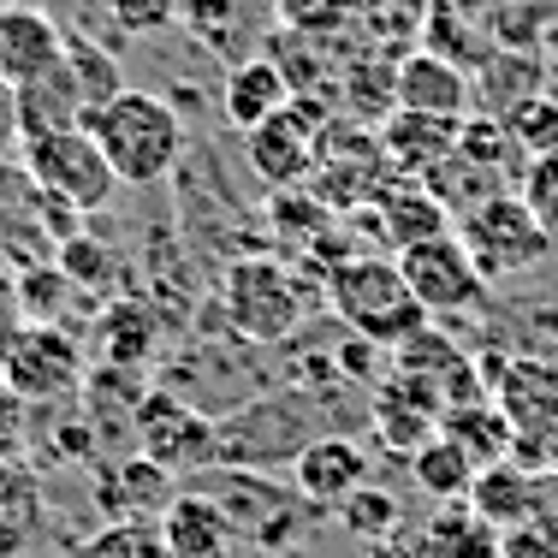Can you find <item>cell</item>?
Wrapping results in <instances>:
<instances>
[{
    "label": "cell",
    "mask_w": 558,
    "mask_h": 558,
    "mask_svg": "<svg viewBox=\"0 0 558 558\" xmlns=\"http://www.w3.org/2000/svg\"><path fill=\"white\" fill-rule=\"evenodd\" d=\"M131 440H137V451L149 463H161L172 482L220 463V422L172 392H137V404H131Z\"/></svg>",
    "instance_id": "obj_6"
},
{
    "label": "cell",
    "mask_w": 558,
    "mask_h": 558,
    "mask_svg": "<svg viewBox=\"0 0 558 558\" xmlns=\"http://www.w3.org/2000/svg\"><path fill=\"white\" fill-rule=\"evenodd\" d=\"M291 487L310 511H339L356 487H368V451L344 434H315L291 458Z\"/></svg>",
    "instance_id": "obj_11"
},
{
    "label": "cell",
    "mask_w": 558,
    "mask_h": 558,
    "mask_svg": "<svg viewBox=\"0 0 558 558\" xmlns=\"http://www.w3.org/2000/svg\"><path fill=\"white\" fill-rule=\"evenodd\" d=\"M179 7H191V0H179Z\"/></svg>",
    "instance_id": "obj_42"
},
{
    "label": "cell",
    "mask_w": 558,
    "mask_h": 558,
    "mask_svg": "<svg viewBox=\"0 0 558 558\" xmlns=\"http://www.w3.org/2000/svg\"><path fill=\"white\" fill-rule=\"evenodd\" d=\"M322 101L315 96H291L286 113H274L268 125H256L244 137V155H250V172H256L268 191H298L310 184L315 172V149H322Z\"/></svg>",
    "instance_id": "obj_8"
},
{
    "label": "cell",
    "mask_w": 558,
    "mask_h": 558,
    "mask_svg": "<svg viewBox=\"0 0 558 558\" xmlns=\"http://www.w3.org/2000/svg\"><path fill=\"white\" fill-rule=\"evenodd\" d=\"M368 558H434V553H428V535H416V541H410L404 529H398L392 541H380V547H368Z\"/></svg>",
    "instance_id": "obj_40"
},
{
    "label": "cell",
    "mask_w": 558,
    "mask_h": 558,
    "mask_svg": "<svg viewBox=\"0 0 558 558\" xmlns=\"http://www.w3.org/2000/svg\"><path fill=\"white\" fill-rule=\"evenodd\" d=\"M529 482H535V470H523L517 458H505V463H494V470H475L470 499L463 505H470L487 529L511 535V529L529 523Z\"/></svg>",
    "instance_id": "obj_22"
},
{
    "label": "cell",
    "mask_w": 558,
    "mask_h": 558,
    "mask_svg": "<svg viewBox=\"0 0 558 558\" xmlns=\"http://www.w3.org/2000/svg\"><path fill=\"white\" fill-rule=\"evenodd\" d=\"M149 344H155V315L137 310V303H108L96 322V351L108 368H137L149 363Z\"/></svg>",
    "instance_id": "obj_26"
},
{
    "label": "cell",
    "mask_w": 558,
    "mask_h": 558,
    "mask_svg": "<svg viewBox=\"0 0 558 558\" xmlns=\"http://www.w3.org/2000/svg\"><path fill=\"white\" fill-rule=\"evenodd\" d=\"M517 196H523L529 215H535V220L558 238V149H553V155H541V161H529L523 184H517Z\"/></svg>",
    "instance_id": "obj_34"
},
{
    "label": "cell",
    "mask_w": 558,
    "mask_h": 558,
    "mask_svg": "<svg viewBox=\"0 0 558 558\" xmlns=\"http://www.w3.org/2000/svg\"><path fill=\"white\" fill-rule=\"evenodd\" d=\"M43 523H48V511H43L36 475L24 470V463H0V558L24 553Z\"/></svg>",
    "instance_id": "obj_24"
},
{
    "label": "cell",
    "mask_w": 558,
    "mask_h": 558,
    "mask_svg": "<svg viewBox=\"0 0 558 558\" xmlns=\"http://www.w3.org/2000/svg\"><path fill=\"white\" fill-rule=\"evenodd\" d=\"M333 523H339L351 541H363V547H380V541H392L398 529H404V505L392 499V487L368 482V487H356V494L339 505Z\"/></svg>",
    "instance_id": "obj_27"
},
{
    "label": "cell",
    "mask_w": 558,
    "mask_h": 558,
    "mask_svg": "<svg viewBox=\"0 0 558 558\" xmlns=\"http://www.w3.org/2000/svg\"><path fill=\"white\" fill-rule=\"evenodd\" d=\"M339 101L351 113V125L380 131L398 113V60L387 54H363L339 72Z\"/></svg>",
    "instance_id": "obj_20"
},
{
    "label": "cell",
    "mask_w": 558,
    "mask_h": 558,
    "mask_svg": "<svg viewBox=\"0 0 558 558\" xmlns=\"http://www.w3.org/2000/svg\"><path fill=\"white\" fill-rule=\"evenodd\" d=\"M65 558H167L155 523H101L89 541H77Z\"/></svg>",
    "instance_id": "obj_32"
},
{
    "label": "cell",
    "mask_w": 558,
    "mask_h": 558,
    "mask_svg": "<svg viewBox=\"0 0 558 558\" xmlns=\"http://www.w3.org/2000/svg\"><path fill=\"white\" fill-rule=\"evenodd\" d=\"M535 535L558 541V463H547V470H535V482H529V523Z\"/></svg>",
    "instance_id": "obj_37"
},
{
    "label": "cell",
    "mask_w": 558,
    "mask_h": 558,
    "mask_svg": "<svg viewBox=\"0 0 558 558\" xmlns=\"http://www.w3.org/2000/svg\"><path fill=\"white\" fill-rule=\"evenodd\" d=\"M19 172H24V179H31L43 196L65 203L72 215H101V208L113 203V191H119L113 167L101 161L96 137H89L84 125L48 131V137H24V143H19Z\"/></svg>",
    "instance_id": "obj_4"
},
{
    "label": "cell",
    "mask_w": 558,
    "mask_h": 558,
    "mask_svg": "<svg viewBox=\"0 0 558 558\" xmlns=\"http://www.w3.org/2000/svg\"><path fill=\"white\" fill-rule=\"evenodd\" d=\"M398 108L404 113H440V119H470L475 113V89L470 72L451 65L428 48H410L398 60Z\"/></svg>",
    "instance_id": "obj_15"
},
{
    "label": "cell",
    "mask_w": 558,
    "mask_h": 558,
    "mask_svg": "<svg viewBox=\"0 0 558 558\" xmlns=\"http://www.w3.org/2000/svg\"><path fill=\"white\" fill-rule=\"evenodd\" d=\"M451 232L463 238V250H470L475 274H482L487 286L529 274L535 262H547L553 244H558L547 226L529 215V203L517 191L511 196H494V203H482V208H470L463 220H451Z\"/></svg>",
    "instance_id": "obj_5"
},
{
    "label": "cell",
    "mask_w": 558,
    "mask_h": 558,
    "mask_svg": "<svg viewBox=\"0 0 558 558\" xmlns=\"http://www.w3.org/2000/svg\"><path fill=\"white\" fill-rule=\"evenodd\" d=\"M54 268L72 279V291H101V286L113 279V250L101 244V238L72 232V238L54 250Z\"/></svg>",
    "instance_id": "obj_33"
},
{
    "label": "cell",
    "mask_w": 558,
    "mask_h": 558,
    "mask_svg": "<svg viewBox=\"0 0 558 558\" xmlns=\"http://www.w3.org/2000/svg\"><path fill=\"white\" fill-rule=\"evenodd\" d=\"M440 434L475 463V470H494V463L511 458V422L499 416L494 398H475V404H446Z\"/></svg>",
    "instance_id": "obj_21"
},
{
    "label": "cell",
    "mask_w": 558,
    "mask_h": 558,
    "mask_svg": "<svg viewBox=\"0 0 558 558\" xmlns=\"http://www.w3.org/2000/svg\"><path fill=\"white\" fill-rule=\"evenodd\" d=\"M96 505L108 511V523H155L167 511V499L179 494V482L149 463L143 451H125V458H108L96 463Z\"/></svg>",
    "instance_id": "obj_12"
},
{
    "label": "cell",
    "mask_w": 558,
    "mask_h": 558,
    "mask_svg": "<svg viewBox=\"0 0 558 558\" xmlns=\"http://www.w3.org/2000/svg\"><path fill=\"white\" fill-rule=\"evenodd\" d=\"M315 298H322V291L279 256H238L232 268H226V279H220L226 322H232L244 339H256V344L291 339L303 322H310Z\"/></svg>",
    "instance_id": "obj_3"
},
{
    "label": "cell",
    "mask_w": 558,
    "mask_h": 558,
    "mask_svg": "<svg viewBox=\"0 0 558 558\" xmlns=\"http://www.w3.org/2000/svg\"><path fill=\"white\" fill-rule=\"evenodd\" d=\"M410 475H416L422 494H434L440 505H463L470 499V482H475V463L434 428L428 440L416 446V458H410Z\"/></svg>",
    "instance_id": "obj_25"
},
{
    "label": "cell",
    "mask_w": 558,
    "mask_h": 558,
    "mask_svg": "<svg viewBox=\"0 0 558 558\" xmlns=\"http://www.w3.org/2000/svg\"><path fill=\"white\" fill-rule=\"evenodd\" d=\"M499 416L511 422V451H523L529 463H541L535 446L558 440V368L535 363V356H517L499 368V392H494Z\"/></svg>",
    "instance_id": "obj_10"
},
{
    "label": "cell",
    "mask_w": 558,
    "mask_h": 558,
    "mask_svg": "<svg viewBox=\"0 0 558 558\" xmlns=\"http://www.w3.org/2000/svg\"><path fill=\"white\" fill-rule=\"evenodd\" d=\"M0 380L24 398V404H54V398H72L84 387V344H77L65 327H43L24 322L12 351L0 356Z\"/></svg>",
    "instance_id": "obj_9"
},
{
    "label": "cell",
    "mask_w": 558,
    "mask_h": 558,
    "mask_svg": "<svg viewBox=\"0 0 558 558\" xmlns=\"http://www.w3.org/2000/svg\"><path fill=\"white\" fill-rule=\"evenodd\" d=\"M398 274H404V286L416 291V303L428 315H470L494 291L475 274V262H470L458 232H440V238H422V244L398 250Z\"/></svg>",
    "instance_id": "obj_7"
},
{
    "label": "cell",
    "mask_w": 558,
    "mask_h": 558,
    "mask_svg": "<svg viewBox=\"0 0 558 558\" xmlns=\"http://www.w3.org/2000/svg\"><path fill=\"white\" fill-rule=\"evenodd\" d=\"M268 215H274V232L279 238H291V244H315L322 232H333V208L322 203V196H310L298 184V191H274V203H268Z\"/></svg>",
    "instance_id": "obj_30"
},
{
    "label": "cell",
    "mask_w": 558,
    "mask_h": 558,
    "mask_svg": "<svg viewBox=\"0 0 558 558\" xmlns=\"http://www.w3.org/2000/svg\"><path fill=\"white\" fill-rule=\"evenodd\" d=\"M344 375H351V380H368V339H351V344H344Z\"/></svg>",
    "instance_id": "obj_41"
},
{
    "label": "cell",
    "mask_w": 558,
    "mask_h": 558,
    "mask_svg": "<svg viewBox=\"0 0 558 558\" xmlns=\"http://www.w3.org/2000/svg\"><path fill=\"white\" fill-rule=\"evenodd\" d=\"M24 143V119H19V89L0 84V155H12Z\"/></svg>",
    "instance_id": "obj_39"
},
{
    "label": "cell",
    "mask_w": 558,
    "mask_h": 558,
    "mask_svg": "<svg viewBox=\"0 0 558 558\" xmlns=\"http://www.w3.org/2000/svg\"><path fill=\"white\" fill-rule=\"evenodd\" d=\"M286 101H291V84H286V72L268 60V54H250V60H232L226 65V77H220V119L232 131H256V125H268L274 113H286Z\"/></svg>",
    "instance_id": "obj_18"
},
{
    "label": "cell",
    "mask_w": 558,
    "mask_h": 558,
    "mask_svg": "<svg viewBox=\"0 0 558 558\" xmlns=\"http://www.w3.org/2000/svg\"><path fill=\"white\" fill-rule=\"evenodd\" d=\"M505 131H511V143L529 155V161L553 155L558 149V96H553V89H541V96L517 101V108L505 113Z\"/></svg>",
    "instance_id": "obj_29"
},
{
    "label": "cell",
    "mask_w": 558,
    "mask_h": 558,
    "mask_svg": "<svg viewBox=\"0 0 558 558\" xmlns=\"http://www.w3.org/2000/svg\"><path fill=\"white\" fill-rule=\"evenodd\" d=\"M422 535L434 558H499V529H487L470 505H446Z\"/></svg>",
    "instance_id": "obj_28"
},
{
    "label": "cell",
    "mask_w": 558,
    "mask_h": 558,
    "mask_svg": "<svg viewBox=\"0 0 558 558\" xmlns=\"http://www.w3.org/2000/svg\"><path fill=\"white\" fill-rule=\"evenodd\" d=\"M65 65H72V77H77V89H84V108L96 113V108H108V101L119 96V60L108 54V48H96V43H77V36H65Z\"/></svg>",
    "instance_id": "obj_31"
},
{
    "label": "cell",
    "mask_w": 558,
    "mask_h": 558,
    "mask_svg": "<svg viewBox=\"0 0 558 558\" xmlns=\"http://www.w3.org/2000/svg\"><path fill=\"white\" fill-rule=\"evenodd\" d=\"M458 131H463V119L404 113V108H398L375 137H380V155H387V167L398 172V179H428V172L458 149Z\"/></svg>",
    "instance_id": "obj_16"
},
{
    "label": "cell",
    "mask_w": 558,
    "mask_h": 558,
    "mask_svg": "<svg viewBox=\"0 0 558 558\" xmlns=\"http://www.w3.org/2000/svg\"><path fill=\"white\" fill-rule=\"evenodd\" d=\"M65 60V31L54 24V12L43 7H24V0H12V7H0V84H31V77L54 72Z\"/></svg>",
    "instance_id": "obj_14"
},
{
    "label": "cell",
    "mask_w": 558,
    "mask_h": 558,
    "mask_svg": "<svg viewBox=\"0 0 558 558\" xmlns=\"http://www.w3.org/2000/svg\"><path fill=\"white\" fill-rule=\"evenodd\" d=\"M155 529H161L167 558H232L238 547L232 517H226V505L208 487H179L167 499V511L155 517Z\"/></svg>",
    "instance_id": "obj_13"
},
{
    "label": "cell",
    "mask_w": 558,
    "mask_h": 558,
    "mask_svg": "<svg viewBox=\"0 0 558 558\" xmlns=\"http://www.w3.org/2000/svg\"><path fill=\"white\" fill-rule=\"evenodd\" d=\"M428 184L434 196H440V208L451 220H463L470 208H482V203H494V196H511L517 184V172H505V167H494V161H475V155H463V149H451L440 167L428 172Z\"/></svg>",
    "instance_id": "obj_19"
},
{
    "label": "cell",
    "mask_w": 558,
    "mask_h": 558,
    "mask_svg": "<svg viewBox=\"0 0 558 558\" xmlns=\"http://www.w3.org/2000/svg\"><path fill=\"white\" fill-rule=\"evenodd\" d=\"M428 12H434V0H356V24H363L368 48L387 60H404L410 48H422Z\"/></svg>",
    "instance_id": "obj_23"
},
{
    "label": "cell",
    "mask_w": 558,
    "mask_h": 558,
    "mask_svg": "<svg viewBox=\"0 0 558 558\" xmlns=\"http://www.w3.org/2000/svg\"><path fill=\"white\" fill-rule=\"evenodd\" d=\"M368 215H375V238L387 244V256H398V250H410V244H422V238L451 232V215L440 208V196H434L422 179H392L387 191L368 203Z\"/></svg>",
    "instance_id": "obj_17"
},
{
    "label": "cell",
    "mask_w": 558,
    "mask_h": 558,
    "mask_svg": "<svg viewBox=\"0 0 558 558\" xmlns=\"http://www.w3.org/2000/svg\"><path fill=\"white\" fill-rule=\"evenodd\" d=\"M84 131L96 137L101 161L113 167L119 184H161L184 167V119L167 96H149V89H119L108 108L84 113Z\"/></svg>",
    "instance_id": "obj_1"
},
{
    "label": "cell",
    "mask_w": 558,
    "mask_h": 558,
    "mask_svg": "<svg viewBox=\"0 0 558 558\" xmlns=\"http://www.w3.org/2000/svg\"><path fill=\"white\" fill-rule=\"evenodd\" d=\"M322 298L333 303V315L351 327L356 339L392 344V351H398L410 333H422V327L434 322V315L416 303V291L404 286L398 256H368V250H356V256H344V262H333V268H327Z\"/></svg>",
    "instance_id": "obj_2"
},
{
    "label": "cell",
    "mask_w": 558,
    "mask_h": 558,
    "mask_svg": "<svg viewBox=\"0 0 558 558\" xmlns=\"http://www.w3.org/2000/svg\"><path fill=\"white\" fill-rule=\"evenodd\" d=\"M24 446H31V404L0 380V463H19Z\"/></svg>",
    "instance_id": "obj_36"
},
{
    "label": "cell",
    "mask_w": 558,
    "mask_h": 558,
    "mask_svg": "<svg viewBox=\"0 0 558 558\" xmlns=\"http://www.w3.org/2000/svg\"><path fill=\"white\" fill-rule=\"evenodd\" d=\"M24 327V310H19V286H12V274H0V356L12 351V339H19Z\"/></svg>",
    "instance_id": "obj_38"
},
{
    "label": "cell",
    "mask_w": 558,
    "mask_h": 558,
    "mask_svg": "<svg viewBox=\"0 0 558 558\" xmlns=\"http://www.w3.org/2000/svg\"><path fill=\"white\" fill-rule=\"evenodd\" d=\"M101 12H108L125 36H155V31H172L179 0H101Z\"/></svg>",
    "instance_id": "obj_35"
}]
</instances>
